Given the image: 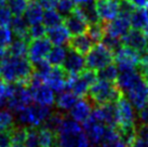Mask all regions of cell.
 Masks as SVG:
<instances>
[{"label":"cell","instance_id":"obj_21","mask_svg":"<svg viewBox=\"0 0 148 147\" xmlns=\"http://www.w3.org/2000/svg\"><path fill=\"white\" fill-rule=\"evenodd\" d=\"M140 79H143V77L140 76L138 70H124V71H120V74H118L116 83L119 87L120 90L123 92V94H125L132 87L140 81Z\"/></svg>","mask_w":148,"mask_h":147},{"label":"cell","instance_id":"obj_40","mask_svg":"<svg viewBox=\"0 0 148 147\" xmlns=\"http://www.w3.org/2000/svg\"><path fill=\"white\" fill-rule=\"evenodd\" d=\"M25 147H40L39 139H38V131L37 128L28 127L27 128V133L24 139Z\"/></svg>","mask_w":148,"mask_h":147},{"label":"cell","instance_id":"obj_4","mask_svg":"<svg viewBox=\"0 0 148 147\" xmlns=\"http://www.w3.org/2000/svg\"><path fill=\"white\" fill-rule=\"evenodd\" d=\"M52 109L50 106H45L40 104H29L26 107L15 113L16 120L21 126L24 127L39 128L45 122Z\"/></svg>","mask_w":148,"mask_h":147},{"label":"cell","instance_id":"obj_13","mask_svg":"<svg viewBox=\"0 0 148 147\" xmlns=\"http://www.w3.org/2000/svg\"><path fill=\"white\" fill-rule=\"evenodd\" d=\"M104 28H105V35L121 39L131 28L130 15L119 13L117 17H115L112 21L104 23Z\"/></svg>","mask_w":148,"mask_h":147},{"label":"cell","instance_id":"obj_26","mask_svg":"<svg viewBox=\"0 0 148 147\" xmlns=\"http://www.w3.org/2000/svg\"><path fill=\"white\" fill-rule=\"evenodd\" d=\"M77 100H78V96L74 92L66 89L62 92H58V98H55L54 104L58 110L65 113V111H69L71 109V107L75 105Z\"/></svg>","mask_w":148,"mask_h":147},{"label":"cell","instance_id":"obj_39","mask_svg":"<svg viewBox=\"0 0 148 147\" xmlns=\"http://www.w3.org/2000/svg\"><path fill=\"white\" fill-rule=\"evenodd\" d=\"M13 40V33L10 26H0V50L7 51L9 45Z\"/></svg>","mask_w":148,"mask_h":147},{"label":"cell","instance_id":"obj_45","mask_svg":"<svg viewBox=\"0 0 148 147\" xmlns=\"http://www.w3.org/2000/svg\"><path fill=\"white\" fill-rule=\"evenodd\" d=\"M102 43H103L106 48L110 50L112 53H115L117 50L121 47V39H118V38H114V37L107 36L105 35L102 40Z\"/></svg>","mask_w":148,"mask_h":147},{"label":"cell","instance_id":"obj_17","mask_svg":"<svg viewBox=\"0 0 148 147\" xmlns=\"http://www.w3.org/2000/svg\"><path fill=\"white\" fill-rule=\"evenodd\" d=\"M120 0H96L95 7L102 23H108L119 14Z\"/></svg>","mask_w":148,"mask_h":147},{"label":"cell","instance_id":"obj_6","mask_svg":"<svg viewBox=\"0 0 148 147\" xmlns=\"http://www.w3.org/2000/svg\"><path fill=\"white\" fill-rule=\"evenodd\" d=\"M86 68L92 70H97L104 68L105 66L114 63V53L106 48L103 43H96L86 55Z\"/></svg>","mask_w":148,"mask_h":147},{"label":"cell","instance_id":"obj_38","mask_svg":"<svg viewBox=\"0 0 148 147\" xmlns=\"http://www.w3.org/2000/svg\"><path fill=\"white\" fill-rule=\"evenodd\" d=\"M30 0H7V7L13 16H23Z\"/></svg>","mask_w":148,"mask_h":147},{"label":"cell","instance_id":"obj_51","mask_svg":"<svg viewBox=\"0 0 148 147\" xmlns=\"http://www.w3.org/2000/svg\"><path fill=\"white\" fill-rule=\"evenodd\" d=\"M127 2H130L132 5H134L135 8H146L148 0H127Z\"/></svg>","mask_w":148,"mask_h":147},{"label":"cell","instance_id":"obj_30","mask_svg":"<svg viewBox=\"0 0 148 147\" xmlns=\"http://www.w3.org/2000/svg\"><path fill=\"white\" fill-rule=\"evenodd\" d=\"M67 50L68 49H66L63 45H54L45 57V61L51 66H62L65 61Z\"/></svg>","mask_w":148,"mask_h":147},{"label":"cell","instance_id":"obj_12","mask_svg":"<svg viewBox=\"0 0 148 147\" xmlns=\"http://www.w3.org/2000/svg\"><path fill=\"white\" fill-rule=\"evenodd\" d=\"M69 75L66 73L62 66H52L45 75L43 82L51 88L54 92H62L66 90Z\"/></svg>","mask_w":148,"mask_h":147},{"label":"cell","instance_id":"obj_18","mask_svg":"<svg viewBox=\"0 0 148 147\" xmlns=\"http://www.w3.org/2000/svg\"><path fill=\"white\" fill-rule=\"evenodd\" d=\"M62 67L68 75H78L86 68V60H84L83 55L77 53L74 50L68 48L65 61L63 63Z\"/></svg>","mask_w":148,"mask_h":147},{"label":"cell","instance_id":"obj_50","mask_svg":"<svg viewBox=\"0 0 148 147\" xmlns=\"http://www.w3.org/2000/svg\"><path fill=\"white\" fill-rule=\"evenodd\" d=\"M41 5L43 7V9H55L56 4H58V0H38Z\"/></svg>","mask_w":148,"mask_h":147},{"label":"cell","instance_id":"obj_53","mask_svg":"<svg viewBox=\"0 0 148 147\" xmlns=\"http://www.w3.org/2000/svg\"><path fill=\"white\" fill-rule=\"evenodd\" d=\"M117 147H133V146L130 145V144L124 143V142H122V141H119L118 144H117Z\"/></svg>","mask_w":148,"mask_h":147},{"label":"cell","instance_id":"obj_59","mask_svg":"<svg viewBox=\"0 0 148 147\" xmlns=\"http://www.w3.org/2000/svg\"><path fill=\"white\" fill-rule=\"evenodd\" d=\"M147 91H148V82H147Z\"/></svg>","mask_w":148,"mask_h":147},{"label":"cell","instance_id":"obj_52","mask_svg":"<svg viewBox=\"0 0 148 147\" xmlns=\"http://www.w3.org/2000/svg\"><path fill=\"white\" fill-rule=\"evenodd\" d=\"M133 147H148V139L135 137L134 143H133Z\"/></svg>","mask_w":148,"mask_h":147},{"label":"cell","instance_id":"obj_28","mask_svg":"<svg viewBox=\"0 0 148 147\" xmlns=\"http://www.w3.org/2000/svg\"><path fill=\"white\" fill-rule=\"evenodd\" d=\"M37 131L40 147H58L56 132L50 130L45 127L37 128Z\"/></svg>","mask_w":148,"mask_h":147},{"label":"cell","instance_id":"obj_24","mask_svg":"<svg viewBox=\"0 0 148 147\" xmlns=\"http://www.w3.org/2000/svg\"><path fill=\"white\" fill-rule=\"evenodd\" d=\"M75 11L78 13L83 20L86 21L88 24H94L97 22H101L96 11V7H95L94 0H90L88 2H83L80 4H76L75 7Z\"/></svg>","mask_w":148,"mask_h":147},{"label":"cell","instance_id":"obj_42","mask_svg":"<svg viewBox=\"0 0 148 147\" xmlns=\"http://www.w3.org/2000/svg\"><path fill=\"white\" fill-rule=\"evenodd\" d=\"M137 69L143 79L146 82H148V50L140 54V60L137 66Z\"/></svg>","mask_w":148,"mask_h":147},{"label":"cell","instance_id":"obj_11","mask_svg":"<svg viewBox=\"0 0 148 147\" xmlns=\"http://www.w3.org/2000/svg\"><path fill=\"white\" fill-rule=\"evenodd\" d=\"M82 123L83 131L91 145L93 147H97L99 145H101L106 131V126L99 121L97 119H95L92 115H90V117Z\"/></svg>","mask_w":148,"mask_h":147},{"label":"cell","instance_id":"obj_55","mask_svg":"<svg viewBox=\"0 0 148 147\" xmlns=\"http://www.w3.org/2000/svg\"><path fill=\"white\" fill-rule=\"evenodd\" d=\"M10 147H25L23 143H12Z\"/></svg>","mask_w":148,"mask_h":147},{"label":"cell","instance_id":"obj_35","mask_svg":"<svg viewBox=\"0 0 148 147\" xmlns=\"http://www.w3.org/2000/svg\"><path fill=\"white\" fill-rule=\"evenodd\" d=\"M66 116L64 115L63 111L61 110H55V111H52L51 115H50L48 119L45 120V122L43 123V127L48 128L50 130L54 131V132H58V128L61 127L63 120Z\"/></svg>","mask_w":148,"mask_h":147},{"label":"cell","instance_id":"obj_22","mask_svg":"<svg viewBox=\"0 0 148 147\" xmlns=\"http://www.w3.org/2000/svg\"><path fill=\"white\" fill-rule=\"evenodd\" d=\"M69 32L64 25H58L51 28H47L45 37L53 45H67L70 40Z\"/></svg>","mask_w":148,"mask_h":147},{"label":"cell","instance_id":"obj_31","mask_svg":"<svg viewBox=\"0 0 148 147\" xmlns=\"http://www.w3.org/2000/svg\"><path fill=\"white\" fill-rule=\"evenodd\" d=\"M28 42L29 41L16 37L9 45L8 49H7V54L11 55V56H27Z\"/></svg>","mask_w":148,"mask_h":147},{"label":"cell","instance_id":"obj_1","mask_svg":"<svg viewBox=\"0 0 148 147\" xmlns=\"http://www.w3.org/2000/svg\"><path fill=\"white\" fill-rule=\"evenodd\" d=\"M34 66L26 56L7 55L0 62V79L8 83H28Z\"/></svg>","mask_w":148,"mask_h":147},{"label":"cell","instance_id":"obj_48","mask_svg":"<svg viewBox=\"0 0 148 147\" xmlns=\"http://www.w3.org/2000/svg\"><path fill=\"white\" fill-rule=\"evenodd\" d=\"M11 144H12V139L10 131L0 130V147H10Z\"/></svg>","mask_w":148,"mask_h":147},{"label":"cell","instance_id":"obj_58","mask_svg":"<svg viewBox=\"0 0 148 147\" xmlns=\"http://www.w3.org/2000/svg\"><path fill=\"white\" fill-rule=\"evenodd\" d=\"M146 8H147V11H148V2H147V5H146Z\"/></svg>","mask_w":148,"mask_h":147},{"label":"cell","instance_id":"obj_60","mask_svg":"<svg viewBox=\"0 0 148 147\" xmlns=\"http://www.w3.org/2000/svg\"></svg>","mask_w":148,"mask_h":147},{"label":"cell","instance_id":"obj_20","mask_svg":"<svg viewBox=\"0 0 148 147\" xmlns=\"http://www.w3.org/2000/svg\"><path fill=\"white\" fill-rule=\"evenodd\" d=\"M63 23H64V26L67 28V30L69 32L71 36H77V35L86 34V30H88V27H89V24L75 11V9L71 13L64 16Z\"/></svg>","mask_w":148,"mask_h":147},{"label":"cell","instance_id":"obj_5","mask_svg":"<svg viewBox=\"0 0 148 147\" xmlns=\"http://www.w3.org/2000/svg\"><path fill=\"white\" fill-rule=\"evenodd\" d=\"M97 80L96 71L86 68L78 75H69L66 89L74 92L78 98H84L88 94L89 88Z\"/></svg>","mask_w":148,"mask_h":147},{"label":"cell","instance_id":"obj_23","mask_svg":"<svg viewBox=\"0 0 148 147\" xmlns=\"http://www.w3.org/2000/svg\"><path fill=\"white\" fill-rule=\"evenodd\" d=\"M45 9L41 5V3L38 0H30L27 8L24 12V19L28 23L29 26L42 23V17H43Z\"/></svg>","mask_w":148,"mask_h":147},{"label":"cell","instance_id":"obj_32","mask_svg":"<svg viewBox=\"0 0 148 147\" xmlns=\"http://www.w3.org/2000/svg\"><path fill=\"white\" fill-rule=\"evenodd\" d=\"M64 21V16L58 12L56 9H47L43 12L42 24L45 28H51L54 26L61 25Z\"/></svg>","mask_w":148,"mask_h":147},{"label":"cell","instance_id":"obj_46","mask_svg":"<svg viewBox=\"0 0 148 147\" xmlns=\"http://www.w3.org/2000/svg\"><path fill=\"white\" fill-rule=\"evenodd\" d=\"M13 15L7 5L0 7V26H10Z\"/></svg>","mask_w":148,"mask_h":147},{"label":"cell","instance_id":"obj_57","mask_svg":"<svg viewBox=\"0 0 148 147\" xmlns=\"http://www.w3.org/2000/svg\"><path fill=\"white\" fill-rule=\"evenodd\" d=\"M5 3H7V0H0V7L1 5H5Z\"/></svg>","mask_w":148,"mask_h":147},{"label":"cell","instance_id":"obj_56","mask_svg":"<svg viewBox=\"0 0 148 147\" xmlns=\"http://www.w3.org/2000/svg\"><path fill=\"white\" fill-rule=\"evenodd\" d=\"M76 4H80V3H83V2H88V1H90V0H73Z\"/></svg>","mask_w":148,"mask_h":147},{"label":"cell","instance_id":"obj_8","mask_svg":"<svg viewBox=\"0 0 148 147\" xmlns=\"http://www.w3.org/2000/svg\"><path fill=\"white\" fill-rule=\"evenodd\" d=\"M32 95L27 83H11L7 105L9 109L16 113L20 109L32 104Z\"/></svg>","mask_w":148,"mask_h":147},{"label":"cell","instance_id":"obj_7","mask_svg":"<svg viewBox=\"0 0 148 147\" xmlns=\"http://www.w3.org/2000/svg\"><path fill=\"white\" fill-rule=\"evenodd\" d=\"M117 130H127L135 128L136 126V115L134 107L132 106L130 101L127 100L125 94L117 101Z\"/></svg>","mask_w":148,"mask_h":147},{"label":"cell","instance_id":"obj_33","mask_svg":"<svg viewBox=\"0 0 148 147\" xmlns=\"http://www.w3.org/2000/svg\"><path fill=\"white\" fill-rule=\"evenodd\" d=\"M15 126V117L12 110L0 107V130L10 131Z\"/></svg>","mask_w":148,"mask_h":147},{"label":"cell","instance_id":"obj_29","mask_svg":"<svg viewBox=\"0 0 148 147\" xmlns=\"http://www.w3.org/2000/svg\"><path fill=\"white\" fill-rule=\"evenodd\" d=\"M131 27L134 29H142L148 23V11L145 8H135L130 15Z\"/></svg>","mask_w":148,"mask_h":147},{"label":"cell","instance_id":"obj_3","mask_svg":"<svg viewBox=\"0 0 148 147\" xmlns=\"http://www.w3.org/2000/svg\"><path fill=\"white\" fill-rule=\"evenodd\" d=\"M122 95L123 92L120 90L116 82L103 79H97L92 83L86 94L94 106L105 103H116Z\"/></svg>","mask_w":148,"mask_h":147},{"label":"cell","instance_id":"obj_43","mask_svg":"<svg viewBox=\"0 0 148 147\" xmlns=\"http://www.w3.org/2000/svg\"><path fill=\"white\" fill-rule=\"evenodd\" d=\"M45 32H47V28L43 26L42 23L36 24V25H32V26H29V29H28L29 39L32 40V39H37V38L45 37Z\"/></svg>","mask_w":148,"mask_h":147},{"label":"cell","instance_id":"obj_16","mask_svg":"<svg viewBox=\"0 0 148 147\" xmlns=\"http://www.w3.org/2000/svg\"><path fill=\"white\" fill-rule=\"evenodd\" d=\"M148 39L144 33L140 29L132 28L121 38V45L127 47L137 51L138 53H144L147 49Z\"/></svg>","mask_w":148,"mask_h":147},{"label":"cell","instance_id":"obj_54","mask_svg":"<svg viewBox=\"0 0 148 147\" xmlns=\"http://www.w3.org/2000/svg\"><path fill=\"white\" fill-rule=\"evenodd\" d=\"M142 32L144 33V35H145V36H146V38H147V39H148V23H147V25L145 26L144 28L142 29Z\"/></svg>","mask_w":148,"mask_h":147},{"label":"cell","instance_id":"obj_25","mask_svg":"<svg viewBox=\"0 0 148 147\" xmlns=\"http://www.w3.org/2000/svg\"><path fill=\"white\" fill-rule=\"evenodd\" d=\"M68 48L74 50L75 52L81 54V55H86L88 52L92 49L93 47V41L91 40V38L88 36V34H81L77 35L70 38L68 42Z\"/></svg>","mask_w":148,"mask_h":147},{"label":"cell","instance_id":"obj_19","mask_svg":"<svg viewBox=\"0 0 148 147\" xmlns=\"http://www.w3.org/2000/svg\"><path fill=\"white\" fill-rule=\"evenodd\" d=\"M93 107H94L93 103L91 102L88 96L80 98L79 100H77V102L75 103V105L69 110L70 118L79 123L84 122L90 117Z\"/></svg>","mask_w":148,"mask_h":147},{"label":"cell","instance_id":"obj_37","mask_svg":"<svg viewBox=\"0 0 148 147\" xmlns=\"http://www.w3.org/2000/svg\"><path fill=\"white\" fill-rule=\"evenodd\" d=\"M120 141L119 132L116 128H106L103 141L101 143V147H117V144Z\"/></svg>","mask_w":148,"mask_h":147},{"label":"cell","instance_id":"obj_10","mask_svg":"<svg viewBox=\"0 0 148 147\" xmlns=\"http://www.w3.org/2000/svg\"><path fill=\"white\" fill-rule=\"evenodd\" d=\"M52 48V43L48 38L41 37L37 39H32L28 42V51H27V58L30 63L36 65L40 62L45 61L48 53Z\"/></svg>","mask_w":148,"mask_h":147},{"label":"cell","instance_id":"obj_34","mask_svg":"<svg viewBox=\"0 0 148 147\" xmlns=\"http://www.w3.org/2000/svg\"><path fill=\"white\" fill-rule=\"evenodd\" d=\"M88 36L91 38L93 43H99L102 42L104 36H105V28H104V23L97 22L94 24H90L86 30Z\"/></svg>","mask_w":148,"mask_h":147},{"label":"cell","instance_id":"obj_27","mask_svg":"<svg viewBox=\"0 0 148 147\" xmlns=\"http://www.w3.org/2000/svg\"><path fill=\"white\" fill-rule=\"evenodd\" d=\"M10 28L12 30L13 36L30 41L28 36L29 25L23 16H13L11 24H10Z\"/></svg>","mask_w":148,"mask_h":147},{"label":"cell","instance_id":"obj_36","mask_svg":"<svg viewBox=\"0 0 148 147\" xmlns=\"http://www.w3.org/2000/svg\"><path fill=\"white\" fill-rule=\"evenodd\" d=\"M118 67L115 63H111L109 65L105 66L104 68L99 69L96 71L97 75V79H103V80H107V81H112L116 82L117 77H118Z\"/></svg>","mask_w":148,"mask_h":147},{"label":"cell","instance_id":"obj_41","mask_svg":"<svg viewBox=\"0 0 148 147\" xmlns=\"http://www.w3.org/2000/svg\"><path fill=\"white\" fill-rule=\"evenodd\" d=\"M75 5H76V3L73 0H58L55 9L62 14L63 16H66L74 11Z\"/></svg>","mask_w":148,"mask_h":147},{"label":"cell","instance_id":"obj_44","mask_svg":"<svg viewBox=\"0 0 148 147\" xmlns=\"http://www.w3.org/2000/svg\"><path fill=\"white\" fill-rule=\"evenodd\" d=\"M10 89H11V83H8L2 79H0V107H4L7 105Z\"/></svg>","mask_w":148,"mask_h":147},{"label":"cell","instance_id":"obj_47","mask_svg":"<svg viewBox=\"0 0 148 147\" xmlns=\"http://www.w3.org/2000/svg\"><path fill=\"white\" fill-rule=\"evenodd\" d=\"M135 137L148 139V124H136L135 126Z\"/></svg>","mask_w":148,"mask_h":147},{"label":"cell","instance_id":"obj_2","mask_svg":"<svg viewBox=\"0 0 148 147\" xmlns=\"http://www.w3.org/2000/svg\"><path fill=\"white\" fill-rule=\"evenodd\" d=\"M58 147H89L90 142L83 128L74 119L65 117L56 132Z\"/></svg>","mask_w":148,"mask_h":147},{"label":"cell","instance_id":"obj_15","mask_svg":"<svg viewBox=\"0 0 148 147\" xmlns=\"http://www.w3.org/2000/svg\"><path fill=\"white\" fill-rule=\"evenodd\" d=\"M125 94L127 96V100L132 104V106L134 107V109L138 111L148 103L147 82L144 79H140Z\"/></svg>","mask_w":148,"mask_h":147},{"label":"cell","instance_id":"obj_14","mask_svg":"<svg viewBox=\"0 0 148 147\" xmlns=\"http://www.w3.org/2000/svg\"><path fill=\"white\" fill-rule=\"evenodd\" d=\"M91 115L106 127L117 128V107L115 103H105L93 107Z\"/></svg>","mask_w":148,"mask_h":147},{"label":"cell","instance_id":"obj_9","mask_svg":"<svg viewBox=\"0 0 148 147\" xmlns=\"http://www.w3.org/2000/svg\"><path fill=\"white\" fill-rule=\"evenodd\" d=\"M140 60V53L137 51L121 45L114 53V63L119 71L137 69V66Z\"/></svg>","mask_w":148,"mask_h":147},{"label":"cell","instance_id":"obj_49","mask_svg":"<svg viewBox=\"0 0 148 147\" xmlns=\"http://www.w3.org/2000/svg\"><path fill=\"white\" fill-rule=\"evenodd\" d=\"M137 119H138L140 123L148 124V103L142 109L137 111Z\"/></svg>","mask_w":148,"mask_h":147}]
</instances>
